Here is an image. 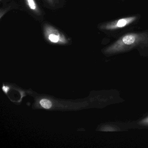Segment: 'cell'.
<instances>
[{
	"instance_id": "8",
	"label": "cell",
	"mask_w": 148,
	"mask_h": 148,
	"mask_svg": "<svg viewBox=\"0 0 148 148\" xmlns=\"http://www.w3.org/2000/svg\"><path fill=\"white\" fill-rule=\"evenodd\" d=\"M139 123L143 125H148V117L142 119L139 122Z\"/></svg>"
},
{
	"instance_id": "5",
	"label": "cell",
	"mask_w": 148,
	"mask_h": 148,
	"mask_svg": "<svg viewBox=\"0 0 148 148\" xmlns=\"http://www.w3.org/2000/svg\"><path fill=\"white\" fill-rule=\"evenodd\" d=\"M40 105L43 108L45 109H49L51 107L52 103L51 101L48 99H43L40 100Z\"/></svg>"
},
{
	"instance_id": "11",
	"label": "cell",
	"mask_w": 148,
	"mask_h": 148,
	"mask_svg": "<svg viewBox=\"0 0 148 148\" xmlns=\"http://www.w3.org/2000/svg\"><path fill=\"white\" fill-rule=\"evenodd\" d=\"M1 1H2V0H1Z\"/></svg>"
},
{
	"instance_id": "2",
	"label": "cell",
	"mask_w": 148,
	"mask_h": 148,
	"mask_svg": "<svg viewBox=\"0 0 148 148\" xmlns=\"http://www.w3.org/2000/svg\"><path fill=\"white\" fill-rule=\"evenodd\" d=\"M43 31L45 39L49 43L63 45L69 43L70 39L64 34L50 24L45 23Z\"/></svg>"
},
{
	"instance_id": "9",
	"label": "cell",
	"mask_w": 148,
	"mask_h": 148,
	"mask_svg": "<svg viewBox=\"0 0 148 148\" xmlns=\"http://www.w3.org/2000/svg\"><path fill=\"white\" fill-rule=\"evenodd\" d=\"M8 11V8L3 9V10L1 9V19L2 18V16L5 14V12H7Z\"/></svg>"
},
{
	"instance_id": "6",
	"label": "cell",
	"mask_w": 148,
	"mask_h": 148,
	"mask_svg": "<svg viewBox=\"0 0 148 148\" xmlns=\"http://www.w3.org/2000/svg\"><path fill=\"white\" fill-rule=\"evenodd\" d=\"M47 4L52 7H54L58 2V0H45Z\"/></svg>"
},
{
	"instance_id": "7",
	"label": "cell",
	"mask_w": 148,
	"mask_h": 148,
	"mask_svg": "<svg viewBox=\"0 0 148 148\" xmlns=\"http://www.w3.org/2000/svg\"><path fill=\"white\" fill-rule=\"evenodd\" d=\"M103 130V131H115V130H116V129L113 127L108 126H106L105 127H104Z\"/></svg>"
},
{
	"instance_id": "10",
	"label": "cell",
	"mask_w": 148,
	"mask_h": 148,
	"mask_svg": "<svg viewBox=\"0 0 148 148\" xmlns=\"http://www.w3.org/2000/svg\"><path fill=\"white\" fill-rule=\"evenodd\" d=\"M9 89V87L8 86H3V90L5 93H7L8 92Z\"/></svg>"
},
{
	"instance_id": "4",
	"label": "cell",
	"mask_w": 148,
	"mask_h": 148,
	"mask_svg": "<svg viewBox=\"0 0 148 148\" xmlns=\"http://www.w3.org/2000/svg\"><path fill=\"white\" fill-rule=\"evenodd\" d=\"M25 1L27 7L31 12L36 15H41V10L35 0H25Z\"/></svg>"
},
{
	"instance_id": "1",
	"label": "cell",
	"mask_w": 148,
	"mask_h": 148,
	"mask_svg": "<svg viewBox=\"0 0 148 148\" xmlns=\"http://www.w3.org/2000/svg\"><path fill=\"white\" fill-rule=\"evenodd\" d=\"M148 45V32L132 33L125 34L104 50L107 54H115L129 51L140 46Z\"/></svg>"
},
{
	"instance_id": "3",
	"label": "cell",
	"mask_w": 148,
	"mask_h": 148,
	"mask_svg": "<svg viewBox=\"0 0 148 148\" xmlns=\"http://www.w3.org/2000/svg\"><path fill=\"white\" fill-rule=\"evenodd\" d=\"M137 16H133L126 17L113 21L110 22H106L101 24L99 26V29L102 30H115L123 28L136 21L137 19Z\"/></svg>"
}]
</instances>
